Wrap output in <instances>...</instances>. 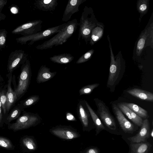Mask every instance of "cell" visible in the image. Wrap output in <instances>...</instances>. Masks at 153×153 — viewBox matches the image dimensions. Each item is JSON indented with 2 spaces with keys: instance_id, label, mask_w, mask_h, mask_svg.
I'll use <instances>...</instances> for the list:
<instances>
[{
  "instance_id": "2",
  "label": "cell",
  "mask_w": 153,
  "mask_h": 153,
  "mask_svg": "<svg viewBox=\"0 0 153 153\" xmlns=\"http://www.w3.org/2000/svg\"><path fill=\"white\" fill-rule=\"evenodd\" d=\"M78 23L76 19L68 22L61 31L49 40L37 46L36 49L39 50H45L62 45L76 32Z\"/></svg>"
},
{
  "instance_id": "37",
  "label": "cell",
  "mask_w": 153,
  "mask_h": 153,
  "mask_svg": "<svg viewBox=\"0 0 153 153\" xmlns=\"http://www.w3.org/2000/svg\"><path fill=\"white\" fill-rule=\"evenodd\" d=\"M86 153H99V152L96 148H92L90 149Z\"/></svg>"
},
{
  "instance_id": "17",
  "label": "cell",
  "mask_w": 153,
  "mask_h": 153,
  "mask_svg": "<svg viewBox=\"0 0 153 153\" xmlns=\"http://www.w3.org/2000/svg\"><path fill=\"white\" fill-rule=\"evenodd\" d=\"M127 92L130 95L139 99L152 102V93L139 88H133L127 90Z\"/></svg>"
},
{
  "instance_id": "29",
  "label": "cell",
  "mask_w": 153,
  "mask_h": 153,
  "mask_svg": "<svg viewBox=\"0 0 153 153\" xmlns=\"http://www.w3.org/2000/svg\"><path fill=\"white\" fill-rule=\"evenodd\" d=\"M94 50L91 49L82 55L76 61L77 64H81L87 62L90 60L94 53Z\"/></svg>"
},
{
  "instance_id": "15",
  "label": "cell",
  "mask_w": 153,
  "mask_h": 153,
  "mask_svg": "<svg viewBox=\"0 0 153 153\" xmlns=\"http://www.w3.org/2000/svg\"><path fill=\"white\" fill-rule=\"evenodd\" d=\"M123 114L136 125L141 126L143 120L135 113L131 110L123 102H120L117 105Z\"/></svg>"
},
{
  "instance_id": "34",
  "label": "cell",
  "mask_w": 153,
  "mask_h": 153,
  "mask_svg": "<svg viewBox=\"0 0 153 153\" xmlns=\"http://www.w3.org/2000/svg\"><path fill=\"white\" fill-rule=\"evenodd\" d=\"M24 145L28 149H34V144L31 139L29 138H24L23 140Z\"/></svg>"
},
{
  "instance_id": "19",
  "label": "cell",
  "mask_w": 153,
  "mask_h": 153,
  "mask_svg": "<svg viewBox=\"0 0 153 153\" xmlns=\"http://www.w3.org/2000/svg\"><path fill=\"white\" fill-rule=\"evenodd\" d=\"M104 25L99 22L92 30L89 44L91 46L100 40L103 36Z\"/></svg>"
},
{
  "instance_id": "36",
  "label": "cell",
  "mask_w": 153,
  "mask_h": 153,
  "mask_svg": "<svg viewBox=\"0 0 153 153\" xmlns=\"http://www.w3.org/2000/svg\"><path fill=\"white\" fill-rule=\"evenodd\" d=\"M7 3V0H0V13Z\"/></svg>"
},
{
  "instance_id": "26",
  "label": "cell",
  "mask_w": 153,
  "mask_h": 153,
  "mask_svg": "<svg viewBox=\"0 0 153 153\" xmlns=\"http://www.w3.org/2000/svg\"><path fill=\"white\" fill-rule=\"evenodd\" d=\"M149 1L148 0H138L137 2V9L140 14V21L148 11Z\"/></svg>"
},
{
  "instance_id": "13",
  "label": "cell",
  "mask_w": 153,
  "mask_h": 153,
  "mask_svg": "<svg viewBox=\"0 0 153 153\" xmlns=\"http://www.w3.org/2000/svg\"><path fill=\"white\" fill-rule=\"evenodd\" d=\"M86 0H69L64 11L62 20L67 22L74 13L79 11V6Z\"/></svg>"
},
{
  "instance_id": "32",
  "label": "cell",
  "mask_w": 153,
  "mask_h": 153,
  "mask_svg": "<svg viewBox=\"0 0 153 153\" xmlns=\"http://www.w3.org/2000/svg\"><path fill=\"white\" fill-rule=\"evenodd\" d=\"M0 146L6 149H10L12 147V145L8 139L0 137Z\"/></svg>"
},
{
  "instance_id": "35",
  "label": "cell",
  "mask_w": 153,
  "mask_h": 153,
  "mask_svg": "<svg viewBox=\"0 0 153 153\" xmlns=\"http://www.w3.org/2000/svg\"><path fill=\"white\" fill-rule=\"evenodd\" d=\"M66 119L69 121H76V118L74 115L71 113L68 112L66 113Z\"/></svg>"
},
{
  "instance_id": "38",
  "label": "cell",
  "mask_w": 153,
  "mask_h": 153,
  "mask_svg": "<svg viewBox=\"0 0 153 153\" xmlns=\"http://www.w3.org/2000/svg\"><path fill=\"white\" fill-rule=\"evenodd\" d=\"M10 10L12 13L14 14L17 13L18 12L17 8L15 7H12L10 9Z\"/></svg>"
},
{
  "instance_id": "14",
  "label": "cell",
  "mask_w": 153,
  "mask_h": 153,
  "mask_svg": "<svg viewBox=\"0 0 153 153\" xmlns=\"http://www.w3.org/2000/svg\"><path fill=\"white\" fill-rule=\"evenodd\" d=\"M77 112L83 126L85 127H88L90 121L92 120L86 106L85 100H80L77 106Z\"/></svg>"
},
{
  "instance_id": "6",
  "label": "cell",
  "mask_w": 153,
  "mask_h": 153,
  "mask_svg": "<svg viewBox=\"0 0 153 153\" xmlns=\"http://www.w3.org/2000/svg\"><path fill=\"white\" fill-rule=\"evenodd\" d=\"M18 85L14 91L17 98L24 94L28 87L31 76V69L30 61L27 59L21 68Z\"/></svg>"
},
{
  "instance_id": "22",
  "label": "cell",
  "mask_w": 153,
  "mask_h": 153,
  "mask_svg": "<svg viewBox=\"0 0 153 153\" xmlns=\"http://www.w3.org/2000/svg\"><path fill=\"white\" fill-rule=\"evenodd\" d=\"M74 57L69 53H64L55 55L50 58V60L53 62L60 64H66L72 62Z\"/></svg>"
},
{
  "instance_id": "21",
  "label": "cell",
  "mask_w": 153,
  "mask_h": 153,
  "mask_svg": "<svg viewBox=\"0 0 153 153\" xmlns=\"http://www.w3.org/2000/svg\"><path fill=\"white\" fill-rule=\"evenodd\" d=\"M131 153H148L152 145L149 142H140L130 144Z\"/></svg>"
},
{
  "instance_id": "18",
  "label": "cell",
  "mask_w": 153,
  "mask_h": 153,
  "mask_svg": "<svg viewBox=\"0 0 153 153\" xmlns=\"http://www.w3.org/2000/svg\"><path fill=\"white\" fill-rule=\"evenodd\" d=\"M57 0H37L34 5L40 10L45 11H54L57 6Z\"/></svg>"
},
{
  "instance_id": "40",
  "label": "cell",
  "mask_w": 153,
  "mask_h": 153,
  "mask_svg": "<svg viewBox=\"0 0 153 153\" xmlns=\"http://www.w3.org/2000/svg\"><path fill=\"white\" fill-rule=\"evenodd\" d=\"M1 104L0 100V123H1L2 118V114L1 113Z\"/></svg>"
},
{
  "instance_id": "9",
  "label": "cell",
  "mask_w": 153,
  "mask_h": 153,
  "mask_svg": "<svg viewBox=\"0 0 153 153\" xmlns=\"http://www.w3.org/2000/svg\"><path fill=\"white\" fill-rule=\"evenodd\" d=\"M137 41L136 53L137 56L140 55L146 45H153V23L146 27L141 33Z\"/></svg>"
},
{
  "instance_id": "33",
  "label": "cell",
  "mask_w": 153,
  "mask_h": 153,
  "mask_svg": "<svg viewBox=\"0 0 153 153\" xmlns=\"http://www.w3.org/2000/svg\"><path fill=\"white\" fill-rule=\"evenodd\" d=\"M21 111L18 108H16L11 112L7 118V120L10 122L17 118L20 114Z\"/></svg>"
},
{
  "instance_id": "10",
  "label": "cell",
  "mask_w": 153,
  "mask_h": 153,
  "mask_svg": "<svg viewBox=\"0 0 153 153\" xmlns=\"http://www.w3.org/2000/svg\"><path fill=\"white\" fill-rule=\"evenodd\" d=\"M27 55L22 50H16L10 54L8 61L7 69L11 72L20 65L25 63L27 59Z\"/></svg>"
},
{
  "instance_id": "25",
  "label": "cell",
  "mask_w": 153,
  "mask_h": 153,
  "mask_svg": "<svg viewBox=\"0 0 153 153\" xmlns=\"http://www.w3.org/2000/svg\"><path fill=\"white\" fill-rule=\"evenodd\" d=\"M52 132L58 137L65 139H72L75 136L73 132L69 129L57 128L52 130Z\"/></svg>"
},
{
  "instance_id": "24",
  "label": "cell",
  "mask_w": 153,
  "mask_h": 153,
  "mask_svg": "<svg viewBox=\"0 0 153 153\" xmlns=\"http://www.w3.org/2000/svg\"><path fill=\"white\" fill-rule=\"evenodd\" d=\"M123 103L131 110L142 119H146L149 117L147 111L138 105L132 103Z\"/></svg>"
},
{
  "instance_id": "3",
  "label": "cell",
  "mask_w": 153,
  "mask_h": 153,
  "mask_svg": "<svg viewBox=\"0 0 153 153\" xmlns=\"http://www.w3.org/2000/svg\"><path fill=\"white\" fill-rule=\"evenodd\" d=\"M98 22L92 8L85 6L78 23L79 29L78 40L82 38L86 44L89 42L92 30Z\"/></svg>"
},
{
  "instance_id": "27",
  "label": "cell",
  "mask_w": 153,
  "mask_h": 153,
  "mask_svg": "<svg viewBox=\"0 0 153 153\" xmlns=\"http://www.w3.org/2000/svg\"><path fill=\"white\" fill-rule=\"evenodd\" d=\"M100 84L98 83L87 85L82 87L79 91L80 96L83 95H89L91 94L95 88L99 86Z\"/></svg>"
},
{
  "instance_id": "16",
  "label": "cell",
  "mask_w": 153,
  "mask_h": 153,
  "mask_svg": "<svg viewBox=\"0 0 153 153\" xmlns=\"http://www.w3.org/2000/svg\"><path fill=\"white\" fill-rule=\"evenodd\" d=\"M56 72H51L50 69L45 65H42L38 71L36 78L38 83H43L53 78L56 74Z\"/></svg>"
},
{
  "instance_id": "31",
  "label": "cell",
  "mask_w": 153,
  "mask_h": 153,
  "mask_svg": "<svg viewBox=\"0 0 153 153\" xmlns=\"http://www.w3.org/2000/svg\"><path fill=\"white\" fill-rule=\"evenodd\" d=\"M5 91H2L0 92V100L1 103L2 107L4 114L6 113V107L7 103V98Z\"/></svg>"
},
{
  "instance_id": "20",
  "label": "cell",
  "mask_w": 153,
  "mask_h": 153,
  "mask_svg": "<svg viewBox=\"0 0 153 153\" xmlns=\"http://www.w3.org/2000/svg\"><path fill=\"white\" fill-rule=\"evenodd\" d=\"M85 102L91 115L93 122L96 127V134H97L100 131L105 129V126L97 115L96 112L85 100Z\"/></svg>"
},
{
  "instance_id": "12",
  "label": "cell",
  "mask_w": 153,
  "mask_h": 153,
  "mask_svg": "<svg viewBox=\"0 0 153 153\" xmlns=\"http://www.w3.org/2000/svg\"><path fill=\"white\" fill-rule=\"evenodd\" d=\"M140 129L135 135L128 138L129 140L134 143L145 142L150 135V124L148 119H145L141 126Z\"/></svg>"
},
{
  "instance_id": "23",
  "label": "cell",
  "mask_w": 153,
  "mask_h": 153,
  "mask_svg": "<svg viewBox=\"0 0 153 153\" xmlns=\"http://www.w3.org/2000/svg\"><path fill=\"white\" fill-rule=\"evenodd\" d=\"M12 80L11 76L8 77L7 84V91L6 94L7 98V103L6 107V111H8L11 106L17 99L14 92L11 86Z\"/></svg>"
},
{
  "instance_id": "1",
  "label": "cell",
  "mask_w": 153,
  "mask_h": 153,
  "mask_svg": "<svg viewBox=\"0 0 153 153\" xmlns=\"http://www.w3.org/2000/svg\"><path fill=\"white\" fill-rule=\"evenodd\" d=\"M110 51V63L107 87L110 92H114L116 86L118 84L124 74L126 65L124 59L121 52H119L114 56L112 51L109 35L107 36Z\"/></svg>"
},
{
  "instance_id": "41",
  "label": "cell",
  "mask_w": 153,
  "mask_h": 153,
  "mask_svg": "<svg viewBox=\"0 0 153 153\" xmlns=\"http://www.w3.org/2000/svg\"><path fill=\"white\" fill-rule=\"evenodd\" d=\"M151 136L152 137H153V130L152 129L151 131V132L150 134Z\"/></svg>"
},
{
  "instance_id": "5",
  "label": "cell",
  "mask_w": 153,
  "mask_h": 153,
  "mask_svg": "<svg viewBox=\"0 0 153 153\" xmlns=\"http://www.w3.org/2000/svg\"><path fill=\"white\" fill-rule=\"evenodd\" d=\"M94 101L97 108L96 112L102 122L109 129L115 130L117 128L116 123L108 106L98 98H94Z\"/></svg>"
},
{
  "instance_id": "8",
  "label": "cell",
  "mask_w": 153,
  "mask_h": 153,
  "mask_svg": "<svg viewBox=\"0 0 153 153\" xmlns=\"http://www.w3.org/2000/svg\"><path fill=\"white\" fill-rule=\"evenodd\" d=\"M42 21L36 20L21 25L12 31L15 34H20L26 36L36 33L41 31Z\"/></svg>"
},
{
  "instance_id": "30",
  "label": "cell",
  "mask_w": 153,
  "mask_h": 153,
  "mask_svg": "<svg viewBox=\"0 0 153 153\" xmlns=\"http://www.w3.org/2000/svg\"><path fill=\"white\" fill-rule=\"evenodd\" d=\"M7 31L5 29H0V50L5 48Z\"/></svg>"
},
{
  "instance_id": "39",
  "label": "cell",
  "mask_w": 153,
  "mask_h": 153,
  "mask_svg": "<svg viewBox=\"0 0 153 153\" xmlns=\"http://www.w3.org/2000/svg\"><path fill=\"white\" fill-rule=\"evenodd\" d=\"M6 18V16L1 13H0V22L2 20H4Z\"/></svg>"
},
{
  "instance_id": "11",
  "label": "cell",
  "mask_w": 153,
  "mask_h": 153,
  "mask_svg": "<svg viewBox=\"0 0 153 153\" xmlns=\"http://www.w3.org/2000/svg\"><path fill=\"white\" fill-rule=\"evenodd\" d=\"M113 113L120 127L126 133H132L134 129V126L127 119L117 105L111 104Z\"/></svg>"
},
{
  "instance_id": "4",
  "label": "cell",
  "mask_w": 153,
  "mask_h": 153,
  "mask_svg": "<svg viewBox=\"0 0 153 153\" xmlns=\"http://www.w3.org/2000/svg\"><path fill=\"white\" fill-rule=\"evenodd\" d=\"M66 23L59 25L48 28L34 34L16 38L17 43L22 45L26 44L27 42L30 41L29 45H31L36 42L46 39L61 31L65 26Z\"/></svg>"
},
{
  "instance_id": "7",
  "label": "cell",
  "mask_w": 153,
  "mask_h": 153,
  "mask_svg": "<svg viewBox=\"0 0 153 153\" xmlns=\"http://www.w3.org/2000/svg\"><path fill=\"white\" fill-rule=\"evenodd\" d=\"M41 118L37 113H26L20 117L10 127V128L18 130L25 128L39 122Z\"/></svg>"
},
{
  "instance_id": "28",
  "label": "cell",
  "mask_w": 153,
  "mask_h": 153,
  "mask_svg": "<svg viewBox=\"0 0 153 153\" xmlns=\"http://www.w3.org/2000/svg\"><path fill=\"white\" fill-rule=\"evenodd\" d=\"M40 100V97L38 95L31 96L25 100L22 103L24 108H27L35 105Z\"/></svg>"
}]
</instances>
